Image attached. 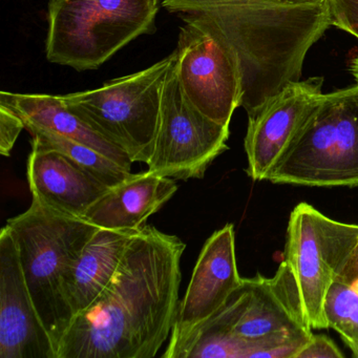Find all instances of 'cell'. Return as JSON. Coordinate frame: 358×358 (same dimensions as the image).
<instances>
[{"label":"cell","instance_id":"26","mask_svg":"<svg viewBox=\"0 0 358 358\" xmlns=\"http://www.w3.org/2000/svg\"><path fill=\"white\" fill-rule=\"evenodd\" d=\"M343 339L347 343L348 347L353 352V355L358 357V330L351 333L348 336L343 337Z\"/></svg>","mask_w":358,"mask_h":358},{"label":"cell","instance_id":"4","mask_svg":"<svg viewBox=\"0 0 358 358\" xmlns=\"http://www.w3.org/2000/svg\"><path fill=\"white\" fill-rule=\"evenodd\" d=\"M161 6L162 0H49L48 60L97 70L138 37L156 32Z\"/></svg>","mask_w":358,"mask_h":358},{"label":"cell","instance_id":"9","mask_svg":"<svg viewBox=\"0 0 358 358\" xmlns=\"http://www.w3.org/2000/svg\"><path fill=\"white\" fill-rule=\"evenodd\" d=\"M176 60L177 54L163 85L158 131L146 165L162 177L201 179L213 160L228 150L229 127L211 120L188 100Z\"/></svg>","mask_w":358,"mask_h":358},{"label":"cell","instance_id":"10","mask_svg":"<svg viewBox=\"0 0 358 358\" xmlns=\"http://www.w3.org/2000/svg\"><path fill=\"white\" fill-rule=\"evenodd\" d=\"M242 282L236 265L234 225L227 224L203 246L187 290L178 306L169 343L162 357L173 358L179 348L225 305Z\"/></svg>","mask_w":358,"mask_h":358},{"label":"cell","instance_id":"3","mask_svg":"<svg viewBox=\"0 0 358 358\" xmlns=\"http://www.w3.org/2000/svg\"><path fill=\"white\" fill-rule=\"evenodd\" d=\"M6 226L15 241L27 286L57 354L74 320L64 296V280L99 227L55 210L35 196L28 210L8 220Z\"/></svg>","mask_w":358,"mask_h":358},{"label":"cell","instance_id":"7","mask_svg":"<svg viewBox=\"0 0 358 358\" xmlns=\"http://www.w3.org/2000/svg\"><path fill=\"white\" fill-rule=\"evenodd\" d=\"M357 241L358 225L330 219L307 203L291 213L285 262L294 274L310 328H329L327 295Z\"/></svg>","mask_w":358,"mask_h":358},{"label":"cell","instance_id":"24","mask_svg":"<svg viewBox=\"0 0 358 358\" xmlns=\"http://www.w3.org/2000/svg\"><path fill=\"white\" fill-rule=\"evenodd\" d=\"M343 356L332 339L324 335L312 334L294 358H343Z\"/></svg>","mask_w":358,"mask_h":358},{"label":"cell","instance_id":"20","mask_svg":"<svg viewBox=\"0 0 358 358\" xmlns=\"http://www.w3.org/2000/svg\"><path fill=\"white\" fill-rule=\"evenodd\" d=\"M324 314L329 328L341 338L358 330V294L343 282L335 280L327 295Z\"/></svg>","mask_w":358,"mask_h":358},{"label":"cell","instance_id":"23","mask_svg":"<svg viewBox=\"0 0 358 358\" xmlns=\"http://www.w3.org/2000/svg\"><path fill=\"white\" fill-rule=\"evenodd\" d=\"M333 26L358 39V0H326Z\"/></svg>","mask_w":358,"mask_h":358},{"label":"cell","instance_id":"12","mask_svg":"<svg viewBox=\"0 0 358 358\" xmlns=\"http://www.w3.org/2000/svg\"><path fill=\"white\" fill-rule=\"evenodd\" d=\"M0 358H57L7 226L0 232Z\"/></svg>","mask_w":358,"mask_h":358},{"label":"cell","instance_id":"16","mask_svg":"<svg viewBox=\"0 0 358 358\" xmlns=\"http://www.w3.org/2000/svg\"><path fill=\"white\" fill-rule=\"evenodd\" d=\"M175 180L150 171L131 173L110 188L85 213L83 220L110 230L138 231L177 192Z\"/></svg>","mask_w":358,"mask_h":358},{"label":"cell","instance_id":"25","mask_svg":"<svg viewBox=\"0 0 358 358\" xmlns=\"http://www.w3.org/2000/svg\"><path fill=\"white\" fill-rule=\"evenodd\" d=\"M336 280L343 282L358 294V241Z\"/></svg>","mask_w":358,"mask_h":358},{"label":"cell","instance_id":"11","mask_svg":"<svg viewBox=\"0 0 358 358\" xmlns=\"http://www.w3.org/2000/svg\"><path fill=\"white\" fill-rule=\"evenodd\" d=\"M322 83V77L290 83L255 116L248 118L245 137L247 173L255 181L267 180L324 95Z\"/></svg>","mask_w":358,"mask_h":358},{"label":"cell","instance_id":"8","mask_svg":"<svg viewBox=\"0 0 358 358\" xmlns=\"http://www.w3.org/2000/svg\"><path fill=\"white\" fill-rule=\"evenodd\" d=\"M176 68L186 97L211 120L229 127L242 101L236 57L215 22L204 14H180Z\"/></svg>","mask_w":358,"mask_h":358},{"label":"cell","instance_id":"14","mask_svg":"<svg viewBox=\"0 0 358 358\" xmlns=\"http://www.w3.org/2000/svg\"><path fill=\"white\" fill-rule=\"evenodd\" d=\"M250 297L234 334L255 338L282 332H310L292 270L282 262L272 278H248Z\"/></svg>","mask_w":358,"mask_h":358},{"label":"cell","instance_id":"28","mask_svg":"<svg viewBox=\"0 0 358 358\" xmlns=\"http://www.w3.org/2000/svg\"><path fill=\"white\" fill-rule=\"evenodd\" d=\"M301 3H312V1H318V0H299Z\"/></svg>","mask_w":358,"mask_h":358},{"label":"cell","instance_id":"6","mask_svg":"<svg viewBox=\"0 0 358 358\" xmlns=\"http://www.w3.org/2000/svg\"><path fill=\"white\" fill-rule=\"evenodd\" d=\"M176 52L150 68L113 79L91 91L62 95L66 106L92 129L148 164L160 120L163 85Z\"/></svg>","mask_w":358,"mask_h":358},{"label":"cell","instance_id":"19","mask_svg":"<svg viewBox=\"0 0 358 358\" xmlns=\"http://www.w3.org/2000/svg\"><path fill=\"white\" fill-rule=\"evenodd\" d=\"M32 139L41 145L59 150L70 157L85 171L95 176L104 185L112 188L119 185L131 175V171L121 166L98 150L69 139L64 136L41 129H29Z\"/></svg>","mask_w":358,"mask_h":358},{"label":"cell","instance_id":"5","mask_svg":"<svg viewBox=\"0 0 358 358\" xmlns=\"http://www.w3.org/2000/svg\"><path fill=\"white\" fill-rule=\"evenodd\" d=\"M267 181L358 186V85L322 96Z\"/></svg>","mask_w":358,"mask_h":358},{"label":"cell","instance_id":"13","mask_svg":"<svg viewBox=\"0 0 358 358\" xmlns=\"http://www.w3.org/2000/svg\"><path fill=\"white\" fill-rule=\"evenodd\" d=\"M28 181L32 196L55 210L83 219L110 187L59 150L31 140Z\"/></svg>","mask_w":358,"mask_h":358},{"label":"cell","instance_id":"21","mask_svg":"<svg viewBox=\"0 0 358 358\" xmlns=\"http://www.w3.org/2000/svg\"><path fill=\"white\" fill-rule=\"evenodd\" d=\"M285 5V3H305L299 0H162V7L171 13H203L217 7L231 5Z\"/></svg>","mask_w":358,"mask_h":358},{"label":"cell","instance_id":"2","mask_svg":"<svg viewBox=\"0 0 358 358\" xmlns=\"http://www.w3.org/2000/svg\"><path fill=\"white\" fill-rule=\"evenodd\" d=\"M200 14L215 22L236 57L248 118L301 81L306 55L332 26L326 0L223 6Z\"/></svg>","mask_w":358,"mask_h":358},{"label":"cell","instance_id":"27","mask_svg":"<svg viewBox=\"0 0 358 358\" xmlns=\"http://www.w3.org/2000/svg\"><path fill=\"white\" fill-rule=\"evenodd\" d=\"M350 72L355 79L356 85H358V57L352 60L351 64H350Z\"/></svg>","mask_w":358,"mask_h":358},{"label":"cell","instance_id":"17","mask_svg":"<svg viewBox=\"0 0 358 358\" xmlns=\"http://www.w3.org/2000/svg\"><path fill=\"white\" fill-rule=\"evenodd\" d=\"M136 232L99 228L83 247L64 284V299L74 318L108 286Z\"/></svg>","mask_w":358,"mask_h":358},{"label":"cell","instance_id":"1","mask_svg":"<svg viewBox=\"0 0 358 358\" xmlns=\"http://www.w3.org/2000/svg\"><path fill=\"white\" fill-rule=\"evenodd\" d=\"M185 247L152 226L136 232L108 286L75 316L57 358L157 356L175 324Z\"/></svg>","mask_w":358,"mask_h":358},{"label":"cell","instance_id":"18","mask_svg":"<svg viewBox=\"0 0 358 358\" xmlns=\"http://www.w3.org/2000/svg\"><path fill=\"white\" fill-rule=\"evenodd\" d=\"M0 103L15 110L24 120L27 129H45L64 136L98 150L131 171L133 162L129 155L92 129L66 106L62 96L3 91L0 93Z\"/></svg>","mask_w":358,"mask_h":358},{"label":"cell","instance_id":"22","mask_svg":"<svg viewBox=\"0 0 358 358\" xmlns=\"http://www.w3.org/2000/svg\"><path fill=\"white\" fill-rule=\"evenodd\" d=\"M26 129L22 117L9 106L0 103V154L9 157L20 137Z\"/></svg>","mask_w":358,"mask_h":358},{"label":"cell","instance_id":"15","mask_svg":"<svg viewBox=\"0 0 358 358\" xmlns=\"http://www.w3.org/2000/svg\"><path fill=\"white\" fill-rule=\"evenodd\" d=\"M225 312L213 314L179 348L173 358H294L312 336L310 332H282L241 336Z\"/></svg>","mask_w":358,"mask_h":358}]
</instances>
